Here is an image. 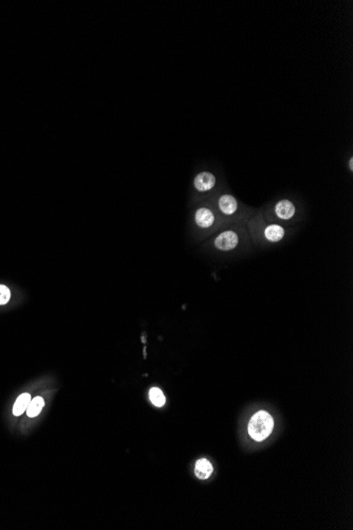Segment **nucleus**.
<instances>
[{
    "mask_svg": "<svg viewBox=\"0 0 353 530\" xmlns=\"http://www.w3.org/2000/svg\"><path fill=\"white\" fill-rule=\"evenodd\" d=\"M274 428V421L266 410H259L255 414L249 423V434L256 442H262L271 434Z\"/></svg>",
    "mask_w": 353,
    "mask_h": 530,
    "instance_id": "nucleus-1",
    "label": "nucleus"
},
{
    "mask_svg": "<svg viewBox=\"0 0 353 530\" xmlns=\"http://www.w3.org/2000/svg\"><path fill=\"white\" fill-rule=\"evenodd\" d=\"M238 242V235L234 231H225L215 240V247L221 251H230L237 247Z\"/></svg>",
    "mask_w": 353,
    "mask_h": 530,
    "instance_id": "nucleus-2",
    "label": "nucleus"
},
{
    "mask_svg": "<svg viewBox=\"0 0 353 530\" xmlns=\"http://www.w3.org/2000/svg\"><path fill=\"white\" fill-rule=\"evenodd\" d=\"M216 184V177L209 171L199 173L194 180L195 189L199 192H207L212 190Z\"/></svg>",
    "mask_w": 353,
    "mask_h": 530,
    "instance_id": "nucleus-3",
    "label": "nucleus"
},
{
    "mask_svg": "<svg viewBox=\"0 0 353 530\" xmlns=\"http://www.w3.org/2000/svg\"><path fill=\"white\" fill-rule=\"evenodd\" d=\"M195 220L200 228L207 229L214 225L215 215L209 208L200 207L195 214Z\"/></svg>",
    "mask_w": 353,
    "mask_h": 530,
    "instance_id": "nucleus-4",
    "label": "nucleus"
},
{
    "mask_svg": "<svg viewBox=\"0 0 353 530\" xmlns=\"http://www.w3.org/2000/svg\"><path fill=\"white\" fill-rule=\"evenodd\" d=\"M275 213L277 215V217L280 219H283V220L291 219L295 214V205L288 199L280 200L275 206Z\"/></svg>",
    "mask_w": 353,
    "mask_h": 530,
    "instance_id": "nucleus-5",
    "label": "nucleus"
},
{
    "mask_svg": "<svg viewBox=\"0 0 353 530\" xmlns=\"http://www.w3.org/2000/svg\"><path fill=\"white\" fill-rule=\"evenodd\" d=\"M218 204H219L220 211L225 215H233L238 208L237 200L232 195H222Z\"/></svg>",
    "mask_w": 353,
    "mask_h": 530,
    "instance_id": "nucleus-6",
    "label": "nucleus"
},
{
    "mask_svg": "<svg viewBox=\"0 0 353 530\" xmlns=\"http://www.w3.org/2000/svg\"><path fill=\"white\" fill-rule=\"evenodd\" d=\"M265 236L269 242L277 243L284 236V229L279 225H270L265 230Z\"/></svg>",
    "mask_w": 353,
    "mask_h": 530,
    "instance_id": "nucleus-7",
    "label": "nucleus"
},
{
    "mask_svg": "<svg viewBox=\"0 0 353 530\" xmlns=\"http://www.w3.org/2000/svg\"><path fill=\"white\" fill-rule=\"evenodd\" d=\"M213 472L212 464L206 459H199L195 467V473L200 480H206Z\"/></svg>",
    "mask_w": 353,
    "mask_h": 530,
    "instance_id": "nucleus-8",
    "label": "nucleus"
},
{
    "mask_svg": "<svg viewBox=\"0 0 353 530\" xmlns=\"http://www.w3.org/2000/svg\"><path fill=\"white\" fill-rule=\"evenodd\" d=\"M30 401H31V395L28 394V393L21 394L14 403L13 414L15 416H20V415L24 414L27 410V408L29 406Z\"/></svg>",
    "mask_w": 353,
    "mask_h": 530,
    "instance_id": "nucleus-9",
    "label": "nucleus"
},
{
    "mask_svg": "<svg viewBox=\"0 0 353 530\" xmlns=\"http://www.w3.org/2000/svg\"><path fill=\"white\" fill-rule=\"evenodd\" d=\"M43 407H44L43 398L35 397L34 399H31V401H30V403H29V406H28L27 410H26L27 415L30 418H34L36 416H39L40 414Z\"/></svg>",
    "mask_w": 353,
    "mask_h": 530,
    "instance_id": "nucleus-10",
    "label": "nucleus"
},
{
    "mask_svg": "<svg viewBox=\"0 0 353 530\" xmlns=\"http://www.w3.org/2000/svg\"><path fill=\"white\" fill-rule=\"evenodd\" d=\"M149 398H150V401L153 402L154 406H156L157 408H161V407L164 406L165 396H164V394L162 393V391L160 389H157V387H154V389L150 390Z\"/></svg>",
    "mask_w": 353,
    "mask_h": 530,
    "instance_id": "nucleus-11",
    "label": "nucleus"
},
{
    "mask_svg": "<svg viewBox=\"0 0 353 530\" xmlns=\"http://www.w3.org/2000/svg\"><path fill=\"white\" fill-rule=\"evenodd\" d=\"M11 298V291L4 285H0V305H5L9 303Z\"/></svg>",
    "mask_w": 353,
    "mask_h": 530,
    "instance_id": "nucleus-12",
    "label": "nucleus"
},
{
    "mask_svg": "<svg viewBox=\"0 0 353 530\" xmlns=\"http://www.w3.org/2000/svg\"><path fill=\"white\" fill-rule=\"evenodd\" d=\"M349 167L351 170H353V158H350V161H349Z\"/></svg>",
    "mask_w": 353,
    "mask_h": 530,
    "instance_id": "nucleus-13",
    "label": "nucleus"
}]
</instances>
